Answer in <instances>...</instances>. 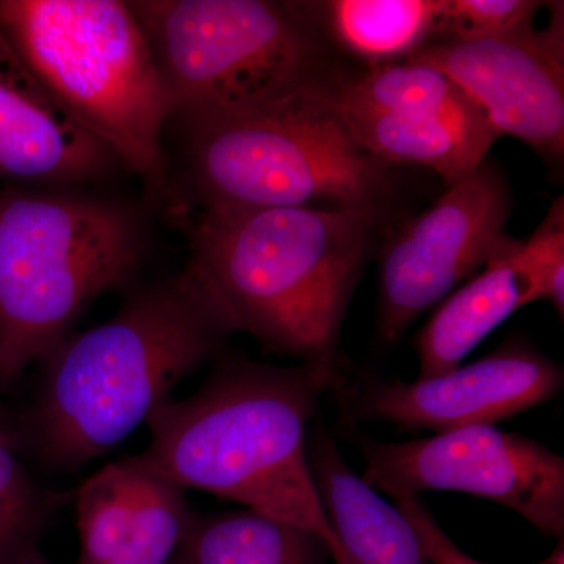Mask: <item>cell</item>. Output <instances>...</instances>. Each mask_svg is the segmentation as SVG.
Masks as SVG:
<instances>
[{"mask_svg":"<svg viewBox=\"0 0 564 564\" xmlns=\"http://www.w3.org/2000/svg\"><path fill=\"white\" fill-rule=\"evenodd\" d=\"M339 362L273 366L223 358L191 397L148 419L141 462L180 488L243 505L321 538L337 564H351L337 540L307 459V426Z\"/></svg>","mask_w":564,"mask_h":564,"instance_id":"obj_1","label":"cell"},{"mask_svg":"<svg viewBox=\"0 0 564 564\" xmlns=\"http://www.w3.org/2000/svg\"><path fill=\"white\" fill-rule=\"evenodd\" d=\"M384 215L206 207L184 273L229 333L300 362L334 364L348 304Z\"/></svg>","mask_w":564,"mask_h":564,"instance_id":"obj_2","label":"cell"},{"mask_svg":"<svg viewBox=\"0 0 564 564\" xmlns=\"http://www.w3.org/2000/svg\"><path fill=\"white\" fill-rule=\"evenodd\" d=\"M229 336L184 273L135 289L109 321L69 334L40 359L22 422L33 454L66 474L109 455L182 381L220 359Z\"/></svg>","mask_w":564,"mask_h":564,"instance_id":"obj_3","label":"cell"},{"mask_svg":"<svg viewBox=\"0 0 564 564\" xmlns=\"http://www.w3.org/2000/svg\"><path fill=\"white\" fill-rule=\"evenodd\" d=\"M185 131L343 79L321 7L269 0H133Z\"/></svg>","mask_w":564,"mask_h":564,"instance_id":"obj_4","label":"cell"},{"mask_svg":"<svg viewBox=\"0 0 564 564\" xmlns=\"http://www.w3.org/2000/svg\"><path fill=\"white\" fill-rule=\"evenodd\" d=\"M135 210L63 191L0 192V378L9 384L69 336L144 258Z\"/></svg>","mask_w":564,"mask_h":564,"instance_id":"obj_5","label":"cell"},{"mask_svg":"<svg viewBox=\"0 0 564 564\" xmlns=\"http://www.w3.org/2000/svg\"><path fill=\"white\" fill-rule=\"evenodd\" d=\"M0 29L33 76L147 191L162 193L170 121L161 74L129 2L0 0Z\"/></svg>","mask_w":564,"mask_h":564,"instance_id":"obj_6","label":"cell"},{"mask_svg":"<svg viewBox=\"0 0 564 564\" xmlns=\"http://www.w3.org/2000/svg\"><path fill=\"white\" fill-rule=\"evenodd\" d=\"M332 87L187 129L203 209L318 207L386 217L397 196L392 165L355 140L329 101Z\"/></svg>","mask_w":564,"mask_h":564,"instance_id":"obj_7","label":"cell"},{"mask_svg":"<svg viewBox=\"0 0 564 564\" xmlns=\"http://www.w3.org/2000/svg\"><path fill=\"white\" fill-rule=\"evenodd\" d=\"M362 480L393 500L466 492L503 505L545 536L564 533V459L547 445L496 426H469L404 443H359Z\"/></svg>","mask_w":564,"mask_h":564,"instance_id":"obj_8","label":"cell"},{"mask_svg":"<svg viewBox=\"0 0 564 564\" xmlns=\"http://www.w3.org/2000/svg\"><path fill=\"white\" fill-rule=\"evenodd\" d=\"M510 209L507 181L486 159L386 245L378 315L386 343L513 245L505 234Z\"/></svg>","mask_w":564,"mask_h":564,"instance_id":"obj_9","label":"cell"},{"mask_svg":"<svg viewBox=\"0 0 564 564\" xmlns=\"http://www.w3.org/2000/svg\"><path fill=\"white\" fill-rule=\"evenodd\" d=\"M544 31L441 36L404 61L443 70L484 111L499 135L524 141L558 162L564 151L563 6Z\"/></svg>","mask_w":564,"mask_h":564,"instance_id":"obj_10","label":"cell"},{"mask_svg":"<svg viewBox=\"0 0 564 564\" xmlns=\"http://www.w3.org/2000/svg\"><path fill=\"white\" fill-rule=\"evenodd\" d=\"M343 378L333 391L351 419L434 433L496 426L554 400L564 384L560 364L521 343L505 344L478 361L415 381L369 375L348 388Z\"/></svg>","mask_w":564,"mask_h":564,"instance_id":"obj_11","label":"cell"},{"mask_svg":"<svg viewBox=\"0 0 564 564\" xmlns=\"http://www.w3.org/2000/svg\"><path fill=\"white\" fill-rule=\"evenodd\" d=\"M73 499L76 564H174L195 516L185 489L137 455L107 463Z\"/></svg>","mask_w":564,"mask_h":564,"instance_id":"obj_12","label":"cell"},{"mask_svg":"<svg viewBox=\"0 0 564 564\" xmlns=\"http://www.w3.org/2000/svg\"><path fill=\"white\" fill-rule=\"evenodd\" d=\"M113 152L55 102L0 29V181L66 188L102 180Z\"/></svg>","mask_w":564,"mask_h":564,"instance_id":"obj_13","label":"cell"},{"mask_svg":"<svg viewBox=\"0 0 564 564\" xmlns=\"http://www.w3.org/2000/svg\"><path fill=\"white\" fill-rule=\"evenodd\" d=\"M315 489L351 564H430L417 533L395 505L358 477L328 433L307 440Z\"/></svg>","mask_w":564,"mask_h":564,"instance_id":"obj_14","label":"cell"},{"mask_svg":"<svg viewBox=\"0 0 564 564\" xmlns=\"http://www.w3.org/2000/svg\"><path fill=\"white\" fill-rule=\"evenodd\" d=\"M359 144L381 162L413 163L440 174L445 187L473 174L488 158L499 132L484 111L458 115H399L333 101Z\"/></svg>","mask_w":564,"mask_h":564,"instance_id":"obj_15","label":"cell"},{"mask_svg":"<svg viewBox=\"0 0 564 564\" xmlns=\"http://www.w3.org/2000/svg\"><path fill=\"white\" fill-rule=\"evenodd\" d=\"M519 245L514 240L434 311L415 337L419 378L437 377L462 366L463 359L511 314L540 302L533 281L516 259Z\"/></svg>","mask_w":564,"mask_h":564,"instance_id":"obj_16","label":"cell"},{"mask_svg":"<svg viewBox=\"0 0 564 564\" xmlns=\"http://www.w3.org/2000/svg\"><path fill=\"white\" fill-rule=\"evenodd\" d=\"M329 554L321 538L251 510L193 516L184 564H318Z\"/></svg>","mask_w":564,"mask_h":564,"instance_id":"obj_17","label":"cell"},{"mask_svg":"<svg viewBox=\"0 0 564 564\" xmlns=\"http://www.w3.org/2000/svg\"><path fill=\"white\" fill-rule=\"evenodd\" d=\"M443 0H334L322 3L333 41L372 66L406 58L437 33Z\"/></svg>","mask_w":564,"mask_h":564,"instance_id":"obj_18","label":"cell"},{"mask_svg":"<svg viewBox=\"0 0 564 564\" xmlns=\"http://www.w3.org/2000/svg\"><path fill=\"white\" fill-rule=\"evenodd\" d=\"M333 101L399 115H470L481 111L447 74L419 62L370 66L329 88Z\"/></svg>","mask_w":564,"mask_h":564,"instance_id":"obj_19","label":"cell"},{"mask_svg":"<svg viewBox=\"0 0 564 564\" xmlns=\"http://www.w3.org/2000/svg\"><path fill=\"white\" fill-rule=\"evenodd\" d=\"M17 433H0V564H18L68 500L33 480L18 455Z\"/></svg>","mask_w":564,"mask_h":564,"instance_id":"obj_20","label":"cell"},{"mask_svg":"<svg viewBox=\"0 0 564 564\" xmlns=\"http://www.w3.org/2000/svg\"><path fill=\"white\" fill-rule=\"evenodd\" d=\"M541 6L532 0H443L436 35L499 36L527 31Z\"/></svg>","mask_w":564,"mask_h":564,"instance_id":"obj_21","label":"cell"},{"mask_svg":"<svg viewBox=\"0 0 564 564\" xmlns=\"http://www.w3.org/2000/svg\"><path fill=\"white\" fill-rule=\"evenodd\" d=\"M564 199L560 196L541 225L516 252L519 265L529 274L540 300L564 314Z\"/></svg>","mask_w":564,"mask_h":564,"instance_id":"obj_22","label":"cell"},{"mask_svg":"<svg viewBox=\"0 0 564 564\" xmlns=\"http://www.w3.org/2000/svg\"><path fill=\"white\" fill-rule=\"evenodd\" d=\"M395 507L413 525L423 545V551L429 556L430 564H485L464 554L462 549L444 532L443 527L437 524L434 516L419 500V497L395 500Z\"/></svg>","mask_w":564,"mask_h":564,"instance_id":"obj_23","label":"cell"},{"mask_svg":"<svg viewBox=\"0 0 564 564\" xmlns=\"http://www.w3.org/2000/svg\"><path fill=\"white\" fill-rule=\"evenodd\" d=\"M18 564H50L44 560V556L40 554L39 547H32L31 551L25 552L21 556Z\"/></svg>","mask_w":564,"mask_h":564,"instance_id":"obj_24","label":"cell"},{"mask_svg":"<svg viewBox=\"0 0 564 564\" xmlns=\"http://www.w3.org/2000/svg\"><path fill=\"white\" fill-rule=\"evenodd\" d=\"M540 564H564L563 545L560 544L558 547L555 549L554 554L549 556V558L545 560V562L540 563Z\"/></svg>","mask_w":564,"mask_h":564,"instance_id":"obj_25","label":"cell"},{"mask_svg":"<svg viewBox=\"0 0 564 564\" xmlns=\"http://www.w3.org/2000/svg\"><path fill=\"white\" fill-rule=\"evenodd\" d=\"M13 432L10 426V422L7 421V415L3 413L2 410H0V433H9Z\"/></svg>","mask_w":564,"mask_h":564,"instance_id":"obj_26","label":"cell"},{"mask_svg":"<svg viewBox=\"0 0 564 564\" xmlns=\"http://www.w3.org/2000/svg\"><path fill=\"white\" fill-rule=\"evenodd\" d=\"M6 388V383H3L2 378H0V389Z\"/></svg>","mask_w":564,"mask_h":564,"instance_id":"obj_27","label":"cell"},{"mask_svg":"<svg viewBox=\"0 0 564 564\" xmlns=\"http://www.w3.org/2000/svg\"><path fill=\"white\" fill-rule=\"evenodd\" d=\"M174 564H184V562H182L181 558H177L176 562H174Z\"/></svg>","mask_w":564,"mask_h":564,"instance_id":"obj_28","label":"cell"}]
</instances>
